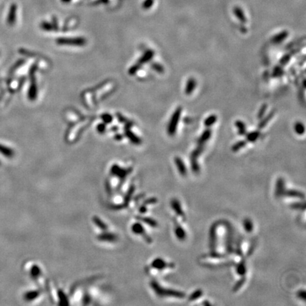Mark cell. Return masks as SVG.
Masks as SVG:
<instances>
[{"label":"cell","instance_id":"1","mask_svg":"<svg viewBox=\"0 0 306 306\" xmlns=\"http://www.w3.org/2000/svg\"><path fill=\"white\" fill-rule=\"evenodd\" d=\"M151 286L155 291L157 295L160 297H172L177 298H184L186 295L185 293L179 291L173 290V289L165 288L161 286L158 283L153 281L151 282Z\"/></svg>","mask_w":306,"mask_h":306},{"label":"cell","instance_id":"2","mask_svg":"<svg viewBox=\"0 0 306 306\" xmlns=\"http://www.w3.org/2000/svg\"><path fill=\"white\" fill-rule=\"evenodd\" d=\"M204 149H205V144H198L197 147L194 149L191 154V167L192 171L195 174H198L200 172V167H199L198 162V158L202 154Z\"/></svg>","mask_w":306,"mask_h":306},{"label":"cell","instance_id":"3","mask_svg":"<svg viewBox=\"0 0 306 306\" xmlns=\"http://www.w3.org/2000/svg\"><path fill=\"white\" fill-rule=\"evenodd\" d=\"M182 113V108L181 106H179V107L175 109L174 113H173L167 127V133L169 134V136H173L177 133L178 124H179Z\"/></svg>","mask_w":306,"mask_h":306},{"label":"cell","instance_id":"4","mask_svg":"<svg viewBox=\"0 0 306 306\" xmlns=\"http://www.w3.org/2000/svg\"><path fill=\"white\" fill-rule=\"evenodd\" d=\"M220 222H215L211 225L209 230V247L211 250V252H216L217 248V230L219 226Z\"/></svg>","mask_w":306,"mask_h":306},{"label":"cell","instance_id":"5","mask_svg":"<svg viewBox=\"0 0 306 306\" xmlns=\"http://www.w3.org/2000/svg\"><path fill=\"white\" fill-rule=\"evenodd\" d=\"M56 42L59 45L82 46L86 43V40L83 38H60L57 40Z\"/></svg>","mask_w":306,"mask_h":306},{"label":"cell","instance_id":"6","mask_svg":"<svg viewBox=\"0 0 306 306\" xmlns=\"http://www.w3.org/2000/svg\"><path fill=\"white\" fill-rule=\"evenodd\" d=\"M227 223V235L226 237V240H225V248L226 251L229 254L232 253L233 252V247H232V241H233V231L231 225L228 222Z\"/></svg>","mask_w":306,"mask_h":306},{"label":"cell","instance_id":"7","mask_svg":"<svg viewBox=\"0 0 306 306\" xmlns=\"http://www.w3.org/2000/svg\"><path fill=\"white\" fill-rule=\"evenodd\" d=\"M174 263H167L160 258L156 259L152 263V267L159 270H162L166 268H174Z\"/></svg>","mask_w":306,"mask_h":306},{"label":"cell","instance_id":"8","mask_svg":"<svg viewBox=\"0 0 306 306\" xmlns=\"http://www.w3.org/2000/svg\"><path fill=\"white\" fill-rule=\"evenodd\" d=\"M174 233L177 239L180 241H184L186 238V233L182 226L177 222V219H174Z\"/></svg>","mask_w":306,"mask_h":306},{"label":"cell","instance_id":"9","mask_svg":"<svg viewBox=\"0 0 306 306\" xmlns=\"http://www.w3.org/2000/svg\"><path fill=\"white\" fill-rule=\"evenodd\" d=\"M171 206H172V209L174 210V211L176 213V214L177 215H179V217L182 218L184 219V220H186V218H185V214L184 213L183 210H182L181 203H180L179 201L177 198H173L172 201H171Z\"/></svg>","mask_w":306,"mask_h":306},{"label":"cell","instance_id":"10","mask_svg":"<svg viewBox=\"0 0 306 306\" xmlns=\"http://www.w3.org/2000/svg\"><path fill=\"white\" fill-rule=\"evenodd\" d=\"M292 197V198H298L300 199H303L305 198V195L303 192H301L296 189H284V191L282 194V197Z\"/></svg>","mask_w":306,"mask_h":306},{"label":"cell","instance_id":"11","mask_svg":"<svg viewBox=\"0 0 306 306\" xmlns=\"http://www.w3.org/2000/svg\"><path fill=\"white\" fill-rule=\"evenodd\" d=\"M286 189L285 180L283 178H279L276 181V189H275V196L276 198L282 197V194Z\"/></svg>","mask_w":306,"mask_h":306},{"label":"cell","instance_id":"12","mask_svg":"<svg viewBox=\"0 0 306 306\" xmlns=\"http://www.w3.org/2000/svg\"><path fill=\"white\" fill-rule=\"evenodd\" d=\"M174 163L177 166V169L179 171V174H181L182 177H186L187 174V169L186 165H185L184 161L182 160V158L179 157H175Z\"/></svg>","mask_w":306,"mask_h":306},{"label":"cell","instance_id":"13","mask_svg":"<svg viewBox=\"0 0 306 306\" xmlns=\"http://www.w3.org/2000/svg\"><path fill=\"white\" fill-rule=\"evenodd\" d=\"M196 84H197V83H196V80L194 77L189 78L188 81L186 82V87H185V94L186 95H190L193 93L196 87Z\"/></svg>","mask_w":306,"mask_h":306},{"label":"cell","instance_id":"14","mask_svg":"<svg viewBox=\"0 0 306 306\" xmlns=\"http://www.w3.org/2000/svg\"><path fill=\"white\" fill-rule=\"evenodd\" d=\"M288 36V32L287 31H283L279 33L278 34L275 35L271 39V42L274 44L281 43V42L285 41Z\"/></svg>","mask_w":306,"mask_h":306},{"label":"cell","instance_id":"15","mask_svg":"<svg viewBox=\"0 0 306 306\" xmlns=\"http://www.w3.org/2000/svg\"><path fill=\"white\" fill-rule=\"evenodd\" d=\"M211 135H212V131L210 129V128L206 129L202 133V134L201 135V136L199 137V138L197 141L198 144H206V142H207L208 140L210 138Z\"/></svg>","mask_w":306,"mask_h":306},{"label":"cell","instance_id":"16","mask_svg":"<svg viewBox=\"0 0 306 306\" xmlns=\"http://www.w3.org/2000/svg\"><path fill=\"white\" fill-rule=\"evenodd\" d=\"M274 111H272L270 112L269 114H268L267 116H265V117L263 118H262V120H260V122L259 123V124H258V129H264V128L268 124V123H269L270 120H271L272 119V118L274 117Z\"/></svg>","mask_w":306,"mask_h":306},{"label":"cell","instance_id":"17","mask_svg":"<svg viewBox=\"0 0 306 306\" xmlns=\"http://www.w3.org/2000/svg\"><path fill=\"white\" fill-rule=\"evenodd\" d=\"M154 55H155V53H154V51H152V50H148V51H147L145 53H144L143 55L142 56V58L139 60L138 63L140 65L146 63L150 61L151 59L153 58Z\"/></svg>","mask_w":306,"mask_h":306},{"label":"cell","instance_id":"18","mask_svg":"<svg viewBox=\"0 0 306 306\" xmlns=\"http://www.w3.org/2000/svg\"><path fill=\"white\" fill-rule=\"evenodd\" d=\"M237 274H239V276H245L247 272V267H246V261L245 259H243L241 262L239 263L238 265L236 267Z\"/></svg>","mask_w":306,"mask_h":306},{"label":"cell","instance_id":"19","mask_svg":"<svg viewBox=\"0 0 306 306\" xmlns=\"http://www.w3.org/2000/svg\"><path fill=\"white\" fill-rule=\"evenodd\" d=\"M237 129H238V133L239 136H245L247 133V128L245 125V123H244L242 120H238L235 121V123Z\"/></svg>","mask_w":306,"mask_h":306},{"label":"cell","instance_id":"20","mask_svg":"<svg viewBox=\"0 0 306 306\" xmlns=\"http://www.w3.org/2000/svg\"><path fill=\"white\" fill-rule=\"evenodd\" d=\"M260 136V132L259 130H255V131L250 132L249 133H246V141L249 143H253L255 142Z\"/></svg>","mask_w":306,"mask_h":306},{"label":"cell","instance_id":"21","mask_svg":"<svg viewBox=\"0 0 306 306\" xmlns=\"http://www.w3.org/2000/svg\"><path fill=\"white\" fill-rule=\"evenodd\" d=\"M217 120H218V117L215 114L210 115L206 118L205 120H204L203 124L206 128H210L212 125H214L215 123L217 122Z\"/></svg>","mask_w":306,"mask_h":306},{"label":"cell","instance_id":"22","mask_svg":"<svg viewBox=\"0 0 306 306\" xmlns=\"http://www.w3.org/2000/svg\"><path fill=\"white\" fill-rule=\"evenodd\" d=\"M243 227L247 232H248V233L252 232L254 229V225L252 220L250 219V218H245L243 220Z\"/></svg>","mask_w":306,"mask_h":306},{"label":"cell","instance_id":"23","mask_svg":"<svg viewBox=\"0 0 306 306\" xmlns=\"http://www.w3.org/2000/svg\"><path fill=\"white\" fill-rule=\"evenodd\" d=\"M247 142L246 141H240L237 142L236 143H235L232 146V148H231L232 151L234 152V153H236V152L240 150L241 149L245 148V147L246 146V145H247Z\"/></svg>","mask_w":306,"mask_h":306},{"label":"cell","instance_id":"24","mask_svg":"<svg viewBox=\"0 0 306 306\" xmlns=\"http://www.w3.org/2000/svg\"><path fill=\"white\" fill-rule=\"evenodd\" d=\"M284 75V69L282 66H276L273 70L271 76L274 78H279Z\"/></svg>","mask_w":306,"mask_h":306},{"label":"cell","instance_id":"25","mask_svg":"<svg viewBox=\"0 0 306 306\" xmlns=\"http://www.w3.org/2000/svg\"><path fill=\"white\" fill-rule=\"evenodd\" d=\"M294 130L298 135L302 136L305 133V126L303 123L296 122L294 125Z\"/></svg>","mask_w":306,"mask_h":306},{"label":"cell","instance_id":"26","mask_svg":"<svg viewBox=\"0 0 306 306\" xmlns=\"http://www.w3.org/2000/svg\"><path fill=\"white\" fill-rule=\"evenodd\" d=\"M203 295V291L201 289H197L195 291H194L189 297V301H194L200 298Z\"/></svg>","mask_w":306,"mask_h":306},{"label":"cell","instance_id":"27","mask_svg":"<svg viewBox=\"0 0 306 306\" xmlns=\"http://www.w3.org/2000/svg\"><path fill=\"white\" fill-rule=\"evenodd\" d=\"M28 96H29V98L31 99V100H34L35 98H36L37 96V87L36 84H35V81L34 82H33L31 85L30 89H29V93H28Z\"/></svg>","mask_w":306,"mask_h":306},{"label":"cell","instance_id":"28","mask_svg":"<svg viewBox=\"0 0 306 306\" xmlns=\"http://www.w3.org/2000/svg\"><path fill=\"white\" fill-rule=\"evenodd\" d=\"M234 11H235V16H237V18H238L241 22L243 23L246 22V17L245 16V14L243 13V11H242L239 8L235 9Z\"/></svg>","mask_w":306,"mask_h":306},{"label":"cell","instance_id":"29","mask_svg":"<svg viewBox=\"0 0 306 306\" xmlns=\"http://www.w3.org/2000/svg\"><path fill=\"white\" fill-rule=\"evenodd\" d=\"M245 281H246V277L245 276H242V278L239 279L238 281H237V283L235 284L233 288H232V291H233L234 292H236V291L239 290V288L245 284Z\"/></svg>","mask_w":306,"mask_h":306},{"label":"cell","instance_id":"30","mask_svg":"<svg viewBox=\"0 0 306 306\" xmlns=\"http://www.w3.org/2000/svg\"><path fill=\"white\" fill-rule=\"evenodd\" d=\"M291 53H286L285 55H284L281 57V58L280 59V60H279L280 65H281L282 67H283V66H285L286 65H288V63H289V61L291 60Z\"/></svg>","mask_w":306,"mask_h":306},{"label":"cell","instance_id":"31","mask_svg":"<svg viewBox=\"0 0 306 306\" xmlns=\"http://www.w3.org/2000/svg\"><path fill=\"white\" fill-rule=\"evenodd\" d=\"M0 153L6 157H11L14 155L13 151L11 149L2 145H0Z\"/></svg>","mask_w":306,"mask_h":306},{"label":"cell","instance_id":"32","mask_svg":"<svg viewBox=\"0 0 306 306\" xmlns=\"http://www.w3.org/2000/svg\"><path fill=\"white\" fill-rule=\"evenodd\" d=\"M267 107H268V105L266 104H262V106L260 107L259 110V111H258V114H257V118L259 120L262 119V118L264 116L266 111H267Z\"/></svg>","mask_w":306,"mask_h":306},{"label":"cell","instance_id":"33","mask_svg":"<svg viewBox=\"0 0 306 306\" xmlns=\"http://www.w3.org/2000/svg\"><path fill=\"white\" fill-rule=\"evenodd\" d=\"M151 67L153 68L154 70H155L156 72H157L159 73L164 72L163 66L159 63H153L151 65Z\"/></svg>","mask_w":306,"mask_h":306},{"label":"cell","instance_id":"34","mask_svg":"<svg viewBox=\"0 0 306 306\" xmlns=\"http://www.w3.org/2000/svg\"><path fill=\"white\" fill-rule=\"evenodd\" d=\"M291 208L293 209H298V210H305V203H294L291 205Z\"/></svg>","mask_w":306,"mask_h":306},{"label":"cell","instance_id":"35","mask_svg":"<svg viewBox=\"0 0 306 306\" xmlns=\"http://www.w3.org/2000/svg\"><path fill=\"white\" fill-rule=\"evenodd\" d=\"M127 134L129 135V137H130V139L132 140V141L134 143H136V144H139V143H141V140H140L138 137H136V136H135L134 134H133L131 132L129 133V132H128L127 133Z\"/></svg>","mask_w":306,"mask_h":306},{"label":"cell","instance_id":"36","mask_svg":"<svg viewBox=\"0 0 306 306\" xmlns=\"http://www.w3.org/2000/svg\"><path fill=\"white\" fill-rule=\"evenodd\" d=\"M297 296H298V298H300V299L303 300V301H305L306 300V293H305V291H304V290H300V291H299L298 292V293H297Z\"/></svg>","mask_w":306,"mask_h":306},{"label":"cell","instance_id":"37","mask_svg":"<svg viewBox=\"0 0 306 306\" xmlns=\"http://www.w3.org/2000/svg\"><path fill=\"white\" fill-rule=\"evenodd\" d=\"M104 116H105L106 118H104V120H105L106 122L109 123V122L111 121V116H109V115H104Z\"/></svg>","mask_w":306,"mask_h":306},{"label":"cell","instance_id":"38","mask_svg":"<svg viewBox=\"0 0 306 306\" xmlns=\"http://www.w3.org/2000/svg\"><path fill=\"white\" fill-rule=\"evenodd\" d=\"M203 305H208V306H210L211 305V303L210 302H208V300H205L204 302L203 303Z\"/></svg>","mask_w":306,"mask_h":306}]
</instances>
